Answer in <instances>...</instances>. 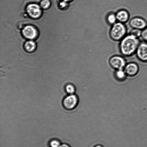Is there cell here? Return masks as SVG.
Returning <instances> with one entry per match:
<instances>
[{
  "instance_id": "6da1fadb",
  "label": "cell",
  "mask_w": 147,
  "mask_h": 147,
  "mask_svg": "<svg viewBox=\"0 0 147 147\" xmlns=\"http://www.w3.org/2000/svg\"><path fill=\"white\" fill-rule=\"evenodd\" d=\"M139 38L130 34L125 36L119 45L121 53L125 57H129L136 53L140 43Z\"/></svg>"
},
{
  "instance_id": "7a4b0ae2",
  "label": "cell",
  "mask_w": 147,
  "mask_h": 147,
  "mask_svg": "<svg viewBox=\"0 0 147 147\" xmlns=\"http://www.w3.org/2000/svg\"><path fill=\"white\" fill-rule=\"evenodd\" d=\"M127 28L123 23L118 22L112 25L109 33L112 39L115 41L121 40L126 36Z\"/></svg>"
},
{
  "instance_id": "3957f363",
  "label": "cell",
  "mask_w": 147,
  "mask_h": 147,
  "mask_svg": "<svg viewBox=\"0 0 147 147\" xmlns=\"http://www.w3.org/2000/svg\"><path fill=\"white\" fill-rule=\"evenodd\" d=\"M79 101V98L77 95H69L63 99V106L67 110H74L78 106Z\"/></svg>"
},
{
  "instance_id": "277c9868",
  "label": "cell",
  "mask_w": 147,
  "mask_h": 147,
  "mask_svg": "<svg viewBox=\"0 0 147 147\" xmlns=\"http://www.w3.org/2000/svg\"><path fill=\"white\" fill-rule=\"evenodd\" d=\"M109 64L115 70H124L126 65V60L120 56H114L109 59Z\"/></svg>"
},
{
  "instance_id": "5b68a950",
  "label": "cell",
  "mask_w": 147,
  "mask_h": 147,
  "mask_svg": "<svg viewBox=\"0 0 147 147\" xmlns=\"http://www.w3.org/2000/svg\"><path fill=\"white\" fill-rule=\"evenodd\" d=\"M26 10L28 15L33 18H38L41 15V7L36 4H29L27 7Z\"/></svg>"
},
{
  "instance_id": "8992f818",
  "label": "cell",
  "mask_w": 147,
  "mask_h": 147,
  "mask_svg": "<svg viewBox=\"0 0 147 147\" xmlns=\"http://www.w3.org/2000/svg\"><path fill=\"white\" fill-rule=\"evenodd\" d=\"M137 57L141 61L147 62V43H140L136 52Z\"/></svg>"
},
{
  "instance_id": "52a82bcc",
  "label": "cell",
  "mask_w": 147,
  "mask_h": 147,
  "mask_svg": "<svg viewBox=\"0 0 147 147\" xmlns=\"http://www.w3.org/2000/svg\"><path fill=\"white\" fill-rule=\"evenodd\" d=\"M23 36L26 38L30 40L34 39L38 35V32L37 29L33 26H26L22 31Z\"/></svg>"
},
{
  "instance_id": "ba28073f",
  "label": "cell",
  "mask_w": 147,
  "mask_h": 147,
  "mask_svg": "<svg viewBox=\"0 0 147 147\" xmlns=\"http://www.w3.org/2000/svg\"><path fill=\"white\" fill-rule=\"evenodd\" d=\"M129 24L132 29L141 30L144 29L147 26V23L145 20L140 17L132 18L129 22Z\"/></svg>"
},
{
  "instance_id": "9c48e42d",
  "label": "cell",
  "mask_w": 147,
  "mask_h": 147,
  "mask_svg": "<svg viewBox=\"0 0 147 147\" xmlns=\"http://www.w3.org/2000/svg\"><path fill=\"white\" fill-rule=\"evenodd\" d=\"M124 70L127 76L133 77L138 74L139 69L136 63H129L126 64Z\"/></svg>"
},
{
  "instance_id": "30bf717a",
  "label": "cell",
  "mask_w": 147,
  "mask_h": 147,
  "mask_svg": "<svg viewBox=\"0 0 147 147\" xmlns=\"http://www.w3.org/2000/svg\"><path fill=\"white\" fill-rule=\"evenodd\" d=\"M117 20L119 22L125 23L127 22L129 18V14L127 11L125 10H120L116 14Z\"/></svg>"
},
{
  "instance_id": "8fae6325",
  "label": "cell",
  "mask_w": 147,
  "mask_h": 147,
  "mask_svg": "<svg viewBox=\"0 0 147 147\" xmlns=\"http://www.w3.org/2000/svg\"><path fill=\"white\" fill-rule=\"evenodd\" d=\"M114 75L117 81L119 82H123L125 81L127 76L124 70H116Z\"/></svg>"
},
{
  "instance_id": "7c38bea8",
  "label": "cell",
  "mask_w": 147,
  "mask_h": 147,
  "mask_svg": "<svg viewBox=\"0 0 147 147\" xmlns=\"http://www.w3.org/2000/svg\"><path fill=\"white\" fill-rule=\"evenodd\" d=\"M24 47L27 51L29 52H32L35 50L36 45L34 41L30 40L25 43Z\"/></svg>"
},
{
  "instance_id": "4fadbf2b",
  "label": "cell",
  "mask_w": 147,
  "mask_h": 147,
  "mask_svg": "<svg viewBox=\"0 0 147 147\" xmlns=\"http://www.w3.org/2000/svg\"><path fill=\"white\" fill-rule=\"evenodd\" d=\"M66 93L69 95L74 94L76 93V89L74 85L71 83H69L66 85L65 87Z\"/></svg>"
},
{
  "instance_id": "5bb4252c",
  "label": "cell",
  "mask_w": 147,
  "mask_h": 147,
  "mask_svg": "<svg viewBox=\"0 0 147 147\" xmlns=\"http://www.w3.org/2000/svg\"><path fill=\"white\" fill-rule=\"evenodd\" d=\"M107 21L109 24L113 25L116 23L117 21L116 14L113 13L109 14L107 17Z\"/></svg>"
},
{
  "instance_id": "9a60e30c",
  "label": "cell",
  "mask_w": 147,
  "mask_h": 147,
  "mask_svg": "<svg viewBox=\"0 0 147 147\" xmlns=\"http://www.w3.org/2000/svg\"><path fill=\"white\" fill-rule=\"evenodd\" d=\"M51 5V2L49 0H42L40 3V7L44 9H47Z\"/></svg>"
},
{
  "instance_id": "2e32d148",
  "label": "cell",
  "mask_w": 147,
  "mask_h": 147,
  "mask_svg": "<svg viewBox=\"0 0 147 147\" xmlns=\"http://www.w3.org/2000/svg\"><path fill=\"white\" fill-rule=\"evenodd\" d=\"M61 144L60 141L56 139L52 140L49 144L50 147H60Z\"/></svg>"
},
{
  "instance_id": "e0dca14e",
  "label": "cell",
  "mask_w": 147,
  "mask_h": 147,
  "mask_svg": "<svg viewBox=\"0 0 147 147\" xmlns=\"http://www.w3.org/2000/svg\"><path fill=\"white\" fill-rule=\"evenodd\" d=\"M142 30L132 29L131 31L130 34L136 36L137 37L139 38L141 37V34H142Z\"/></svg>"
},
{
  "instance_id": "ac0fdd59",
  "label": "cell",
  "mask_w": 147,
  "mask_h": 147,
  "mask_svg": "<svg viewBox=\"0 0 147 147\" xmlns=\"http://www.w3.org/2000/svg\"><path fill=\"white\" fill-rule=\"evenodd\" d=\"M141 37L145 42H147V27L142 30Z\"/></svg>"
},
{
  "instance_id": "d6986e66",
  "label": "cell",
  "mask_w": 147,
  "mask_h": 147,
  "mask_svg": "<svg viewBox=\"0 0 147 147\" xmlns=\"http://www.w3.org/2000/svg\"><path fill=\"white\" fill-rule=\"evenodd\" d=\"M67 6V2L63 1L62 2H60L59 4V6L61 9H64L66 8Z\"/></svg>"
},
{
  "instance_id": "ffe728a7",
  "label": "cell",
  "mask_w": 147,
  "mask_h": 147,
  "mask_svg": "<svg viewBox=\"0 0 147 147\" xmlns=\"http://www.w3.org/2000/svg\"><path fill=\"white\" fill-rule=\"evenodd\" d=\"M60 147H71L69 145L67 144L64 143L61 144Z\"/></svg>"
},
{
  "instance_id": "44dd1931",
  "label": "cell",
  "mask_w": 147,
  "mask_h": 147,
  "mask_svg": "<svg viewBox=\"0 0 147 147\" xmlns=\"http://www.w3.org/2000/svg\"><path fill=\"white\" fill-rule=\"evenodd\" d=\"M93 147H104L103 145H102L100 144H96L94 145Z\"/></svg>"
},
{
  "instance_id": "7402d4cb",
  "label": "cell",
  "mask_w": 147,
  "mask_h": 147,
  "mask_svg": "<svg viewBox=\"0 0 147 147\" xmlns=\"http://www.w3.org/2000/svg\"><path fill=\"white\" fill-rule=\"evenodd\" d=\"M63 1H66V2H68V1H72V0H63Z\"/></svg>"
}]
</instances>
